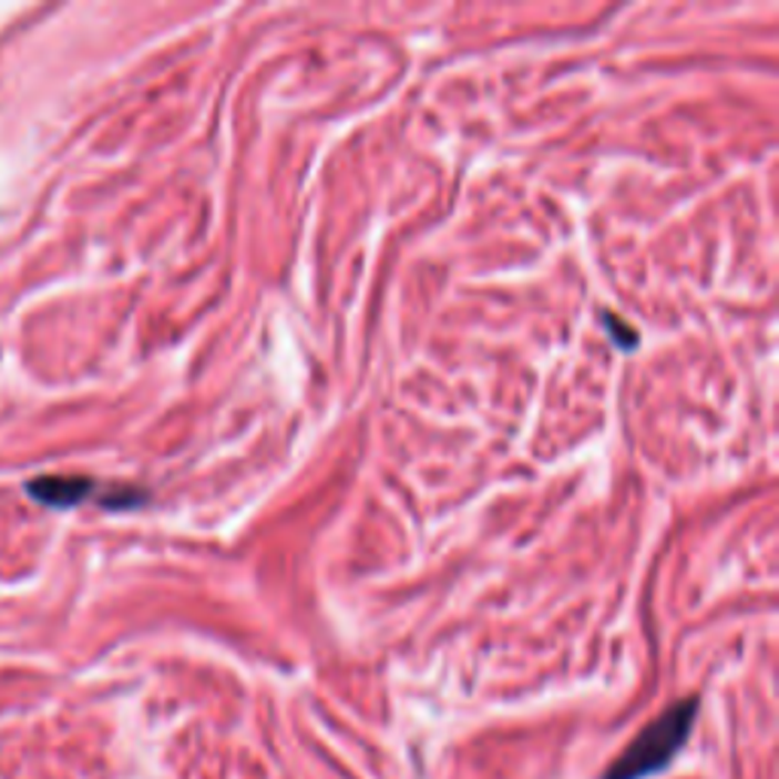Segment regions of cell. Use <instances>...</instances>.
Wrapping results in <instances>:
<instances>
[{
	"instance_id": "obj_1",
	"label": "cell",
	"mask_w": 779,
	"mask_h": 779,
	"mask_svg": "<svg viewBox=\"0 0 779 779\" xmlns=\"http://www.w3.org/2000/svg\"><path fill=\"white\" fill-rule=\"evenodd\" d=\"M697 719V697L676 700L636 734L624 752L612 761L603 779H648L660 773L683 752Z\"/></svg>"
},
{
	"instance_id": "obj_2",
	"label": "cell",
	"mask_w": 779,
	"mask_h": 779,
	"mask_svg": "<svg viewBox=\"0 0 779 779\" xmlns=\"http://www.w3.org/2000/svg\"><path fill=\"white\" fill-rule=\"evenodd\" d=\"M92 491V481L80 479V475H47L28 484V493L47 505H73L83 500L85 493Z\"/></svg>"
}]
</instances>
